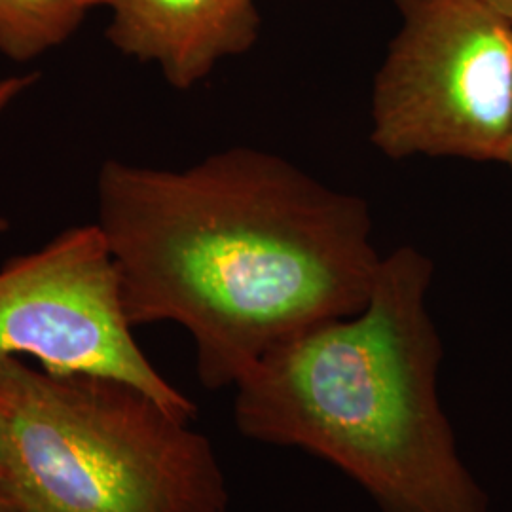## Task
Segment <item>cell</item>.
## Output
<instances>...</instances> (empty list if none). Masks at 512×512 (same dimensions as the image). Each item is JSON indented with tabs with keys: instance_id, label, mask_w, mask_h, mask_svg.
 Here are the masks:
<instances>
[{
	"instance_id": "4",
	"label": "cell",
	"mask_w": 512,
	"mask_h": 512,
	"mask_svg": "<svg viewBox=\"0 0 512 512\" xmlns=\"http://www.w3.org/2000/svg\"><path fill=\"white\" fill-rule=\"evenodd\" d=\"M401 27L372 86L370 143L389 160L505 164L512 25L482 0H395Z\"/></svg>"
},
{
	"instance_id": "9",
	"label": "cell",
	"mask_w": 512,
	"mask_h": 512,
	"mask_svg": "<svg viewBox=\"0 0 512 512\" xmlns=\"http://www.w3.org/2000/svg\"><path fill=\"white\" fill-rule=\"evenodd\" d=\"M482 2H486L497 16H501L512 25V0H482Z\"/></svg>"
},
{
	"instance_id": "7",
	"label": "cell",
	"mask_w": 512,
	"mask_h": 512,
	"mask_svg": "<svg viewBox=\"0 0 512 512\" xmlns=\"http://www.w3.org/2000/svg\"><path fill=\"white\" fill-rule=\"evenodd\" d=\"M107 0H0V54L29 63L65 44Z\"/></svg>"
},
{
	"instance_id": "10",
	"label": "cell",
	"mask_w": 512,
	"mask_h": 512,
	"mask_svg": "<svg viewBox=\"0 0 512 512\" xmlns=\"http://www.w3.org/2000/svg\"><path fill=\"white\" fill-rule=\"evenodd\" d=\"M0 511H8V501L4 494V476H2V461H0Z\"/></svg>"
},
{
	"instance_id": "12",
	"label": "cell",
	"mask_w": 512,
	"mask_h": 512,
	"mask_svg": "<svg viewBox=\"0 0 512 512\" xmlns=\"http://www.w3.org/2000/svg\"><path fill=\"white\" fill-rule=\"evenodd\" d=\"M8 228H10V222H8V219L0 217V234H2V232H6Z\"/></svg>"
},
{
	"instance_id": "13",
	"label": "cell",
	"mask_w": 512,
	"mask_h": 512,
	"mask_svg": "<svg viewBox=\"0 0 512 512\" xmlns=\"http://www.w3.org/2000/svg\"><path fill=\"white\" fill-rule=\"evenodd\" d=\"M0 512H14V511H0Z\"/></svg>"
},
{
	"instance_id": "6",
	"label": "cell",
	"mask_w": 512,
	"mask_h": 512,
	"mask_svg": "<svg viewBox=\"0 0 512 512\" xmlns=\"http://www.w3.org/2000/svg\"><path fill=\"white\" fill-rule=\"evenodd\" d=\"M107 38L122 55L154 63L175 90H192L220 61L260 37L255 0H107Z\"/></svg>"
},
{
	"instance_id": "11",
	"label": "cell",
	"mask_w": 512,
	"mask_h": 512,
	"mask_svg": "<svg viewBox=\"0 0 512 512\" xmlns=\"http://www.w3.org/2000/svg\"><path fill=\"white\" fill-rule=\"evenodd\" d=\"M505 164L511 167L512 171V133H511V143H509V152H507V158H505Z\"/></svg>"
},
{
	"instance_id": "5",
	"label": "cell",
	"mask_w": 512,
	"mask_h": 512,
	"mask_svg": "<svg viewBox=\"0 0 512 512\" xmlns=\"http://www.w3.org/2000/svg\"><path fill=\"white\" fill-rule=\"evenodd\" d=\"M6 357L33 359L55 374L128 382L184 420L198 412L139 348L97 222L73 226L0 268V359Z\"/></svg>"
},
{
	"instance_id": "3",
	"label": "cell",
	"mask_w": 512,
	"mask_h": 512,
	"mask_svg": "<svg viewBox=\"0 0 512 512\" xmlns=\"http://www.w3.org/2000/svg\"><path fill=\"white\" fill-rule=\"evenodd\" d=\"M8 511L228 512L217 452L139 387L0 359Z\"/></svg>"
},
{
	"instance_id": "8",
	"label": "cell",
	"mask_w": 512,
	"mask_h": 512,
	"mask_svg": "<svg viewBox=\"0 0 512 512\" xmlns=\"http://www.w3.org/2000/svg\"><path fill=\"white\" fill-rule=\"evenodd\" d=\"M37 73L14 74L0 78V116L18 97L37 84Z\"/></svg>"
},
{
	"instance_id": "2",
	"label": "cell",
	"mask_w": 512,
	"mask_h": 512,
	"mask_svg": "<svg viewBox=\"0 0 512 512\" xmlns=\"http://www.w3.org/2000/svg\"><path fill=\"white\" fill-rule=\"evenodd\" d=\"M433 272L420 249L399 247L363 310L260 357L234 387L239 433L329 461L382 512H488L439 401Z\"/></svg>"
},
{
	"instance_id": "1",
	"label": "cell",
	"mask_w": 512,
	"mask_h": 512,
	"mask_svg": "<svg viewBox=\"0 0 512 512\" xmlns=\"http://www.w3.org/2000/svg\"><path fill=\"white\" fill-rule=\"evenodd\" d=\"M95 222L131 327L188 330L209 391L236 387L296 334L363 310L384 258L363 198L255 147L179 171L105 160Z\"/></svg>"
}]
</instances>
